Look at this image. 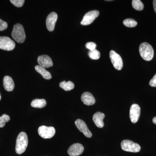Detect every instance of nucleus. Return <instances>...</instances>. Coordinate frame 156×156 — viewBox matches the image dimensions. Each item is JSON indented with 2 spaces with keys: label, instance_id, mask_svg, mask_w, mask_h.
Returning <instances> with one entry per match:
<instances>
[{
  "label": "nucleus",
  "instance_id": "f257e3e1",
  "mask_svg": "<svg viewBox=\"0 0 156 156\" xmlns=\"http://www.w3.org/2000/svg\"><path fill=\"white\" fill-rule=\"evenodd\" d=\"M28 137L26 133L21 132L17 136L15 151L17 154H21L24 153L28 145Z\"/></svg>",
  "mask_w": 156,
  "mask_h": 156
},
{
  "label": "nucleus",
  "instance_id": "f03ea898",
  "mask_svg": "<svg viewBox=\"0 0 156 156\" xmlns=\"http://www.w3.org/2000/svg\"><path fill=\"white\" fill-rule=\"evenodd\" d=\"M139 53L141 57L146 61H151L153 58V48L150 44L147 43H143L140 45Z\"/></svg>",
  "mask_w": 156,
  "mask_h": 156
},
{
  "label": "nucleus",
  "instance_id": "7ed1b4c3",
  "mask_svg": "<svg viewBox=\"0 0 156 156\" xmlns=\"http://www.w3.org/2000/svg\"><path fill=\"white\" fill-rule=\"evenodd\" d=\"M11 36L13 39L18 43H23L25 40L26 34L23 26L20 23L15 24Z\"/></svg>",
  "mask_w": 156,
  "mask_h": 156
},
{
  "label": "nucleus",
  "instance_id": "20e7f679",
  "mask_svg": "<svg viewBox=\"0 0 156 156\" xmlns=\"http://www.w3.org/2000/svg\"><path fill=\"white\" fill-rule=\"evenodd\" d=\"M121 147L123 150L130 152L137 153L141 149L140 146L128 140H123L121 143Z\"/></svg>",
  "mask_w": 156,
  "mask_h": 156
},
{
  "label": "nucleus",
  "instance_id": "39448f33",
  "mask_svg": "<svg viewBox=\"0 0 156 156\" xmlns=\"http://www.w3.org/2000/svg\"><path fill=\"white\" fill-rule=\"evenodd\" d=\"M38 132L40 136L43 138H51L55 135L56 130L53 127L41 126L39 127Z\"/></svg>",
  "mask_w": 156,
  "mask_h": 156
},
{
  "label": "nucleus",
  "instance_id": "423d86ee",
  "mask_svg": "<svg viewBox=\"0 0 156 156\" xmlns=\"http://www.w3.org/2000/svg\"><path fill=\"white\" fill-rule=\"evenodd\" d=\"M109 56L115 68L118 70H122L123 66V62L121 56L114 50H111L110 52Z\"/></svg>",
  "mask_w": 156,
  "mask_h": 156
},
{
  "label": "nucleus",
  "instance_id": "0eeeda50",
  "mask_svg": "<svg viewBox=\"0 0 156 156\" xmlns=\"http://www.w3.org/2000/svg\"><path fill=\"white\" fill-rule=\"evenodd\" d=\"M15 47V43L9 37H0V49L11 51L14 50Z\"/></svg>",
  "mask_w": 156,
  "mask_h": 156
},
{
  "label": "nucleus",
  "instance_id": "6e6552de",
  "mask_svg": "<svg viewBox=\"0 0 156 156\" xmlns=\"http://www.w3.org/2000/svg\"><path fill=\"white\" fill-rule=\"evenodd\" d=\"M99 14V12L97 10L89 11L85 14L81 22V24L84 26L89 25L91 24Z\"/></svg>",
  "mask_w": 156,
  "mask_h": 156
},
{
  "label": "nucleus",
  "instance_id": "1a4fd4ad",
  "mask_svg": "<svg viewBox=\"0 0 156 156\" xmlns=\"http://www.w3.org/2000/svg\"><path fill=\"white\" fill-rule=\"evenodd\" d=\"M140 113V108L137 104H134L131 107L130 110V118L131 122L136 123L139 119Z\"/></svg>",
  "mask_w": 156,
  "mask_h": 156
},
{
  "label": "nucleus",
  "instance_id": "9d476101",
  "mask_svg": "<svg viewBox=\"0 0 156 156\" xmlns=\"http://www.w3.org/2000/svg\"><path fill=\"white\" fill-rule=\"evenodd\" d=\"M75 125L80 131L83 133L85 136L88 138H90L92 136V134L89 130L87 125L83 120L78 119L76 120Z\"/></svg>",
  "mask_w": 156,
  "mask_h": 156
},
{
  "label": "nucleus",
  "instance_id": "9b49d317",
  "mask_svg": "<svg viewBox=\"0 0 156 156\" xmlns=\"http://www.w3.org/2000/svg\"><path fill=\"white\" fill-rule=\"evenodd\" d=\"M83 146L79 143L74 144L68 150V153L70 156H80L83 152Z\"/></svg>",
  "mask_w": 156,
  "mask_h": 156
},
{
  "label": "nucleus",
  "instance_id": "f8f14e48",
  "mask_svg": "<svg viewBox=\"0 0 156 156\" xmlns=\"http://www.w3.org/2000/svg\"><path fill=\"white\" fill-rule=\"evenodd\" d=\"M58 18V15L55 12H51L46 19V26L48 30L53 31L55 28V24Z\"/></svg>",
  "mask_w": 156,
  "mask_h": 156
},
{
  "label": "nucleus",
  "instance_id": "ddd939ff",
  "mask_svg": "<svg viewBox=\"0 0 156 156\" xmlns=\"http://www.w3.org/2000/svg\"><path fill=\"white\" fill-rule=\"evenodd\" d=\"M37 62L39 66L44 68L52 67L53 66L52 59L48 55H44L39 56L37 58Z\"/></svg>",
  "mask_w": 156,
  "mask_h": 156
},
{
  "label": "nucleus",
  "instance_id": "4468645a",
  "mask_svg": "<svg viewBox=\"0 0 156 156\" xmlns=\"http://www.w3.org/2000/svg\"><path fill=\"white\" fill-rule=\"evenodd\" d=\"M81 100L84 104L87 105H92L95 102V98L91 93L85 92L81 96Z\"/></svg>",
  "mask_w": 156,
  "mask_h": 156
},
{
  "label": "nucleus",
  "instance_id": "2eb2a0df",
  "mask_svg": "<svg viewBox=\"0 0 156 156\" xmlns=\"http://www.w3.org/2000/svg\"><path fill=\"white\" fill-rule=\"evenodd\" d=\"M105 117V115L103 113L97 112L93 115V121L95 125L98 128H102L104 126L103 119Z\"/></svg>",
  "mask_w": 156,
  "mask_h": 156
},
{
  "label": "nucleus",
  "instance_id": "dca6fc26",
  "mask_svg": "<svg viewBox=\"0 0 156 156\" xmlns=\"http://www.w3.org/2000/svg\"><path fill=\"white\" fill-rule=\"evenodd\" d=\"M3 86L6 91L11 92L14 90V83L13 79L9 76H5L3 80Z\"/></svg>",
  "mask_w": 156,
  "mask_h": 156
},
{
  "label": "nucleus",
  "instance_id": "f3484780",
  "mask_svg": "<svg viewBox=\"0 0 156 156\" xmlns=\"http://www.w3.org/2000/svg\"><path fill=\"white\" fill-rule=\"evenodd\" d=\"M35 69L37 72L41 75L44 79H46V80H50L52 78V76L50 73L45 69L44 68L37 65L35 67Z\"/></svg>",
  "mask_w": 156,
  "mask_h": 156
},
{
  "label": "nucleus",
  "instance_id": "a211bd4d",
  "mask_svg": "<svg viewBox=\"0 0 156 156\" xmlns=\"http://www.w3.org/2000/svg\"><path fill=\"white\" fill-rule=\"evenodd\" d=\"M47 104L46 100L44 99H35L32 101L31 106L36 108H41L44 107Z\"/></svg>",
  "mask_w": 156,
  "mask_h": 156
},
{
  "label": "nucleus",
  "instance_id": "6ab92c4d",
  "mask_svg": "<svg viewBox=\"0 0 156 156\" xmlns=\"http://www.w3.org/2000/svg\"><path fill=\"white\" fill-rule=\"evenodd\" d=\"M59 87L65 91H68L73 89L75 86L73 83L71 81L66 82L64 81L60 83Z\"/></svg>",
  "mask_w": 156,
  "mask_h": 156
},
{
  "label": "nucleus",
  "instance_id": "aec40b11",
  "mask_svg": "<svg viewBox=\"0 0 156 156\" xmlns=\"http://www.w3.org/2000/svg\"><path fill=\"white\" fill-rule=\"evenodd\" d=\"M132 5L133 8L137 11H142L144 8L143 3L140 0H133Z\"/></svg>",
  "mask_w": 156,
  "mask_h": 156
},
{
  "label": "nucleus",
  "instance_id": "412c9836",
  "mask_svg": "<svg viewBox=\"0 0 156 156\" xmlns=\"http://www.w3.org/2000/svg\"><path fill=\"white\" fill-rule=\"evenodd\" d=\"M123 24L128 27H134L137 25V22L133 19H126L123 21Z\"/></svg>",
  "mask_w": 156,
  "mask_h": 156
},
{
  "label": "nucleus",
  "instance_id": "4be33fe9",
  "mask_svg": "<svg viewBox=\"0 0 156 156\" xmlns=\"http://www.w3.org/2000/svg\"><path fill=\"white\" fill-rule=\"evenodd\" d=\"M89 57L92 59L97 60L100 58V53L98 50L95 49L92 51H89Z\"/></svg>",
  "mask_w": 156,
  "mask_h": 156
},
{
  "label": "nucleus",
  "instance_id": "5701e85b",
  "mask_svg": "<svg viewBox=\"0 0 156 156\" xmlns=\"http://www.w3.org/2000/svg\"><path fill=\"white\" fill-rule=\"evenodd\" d=\"M10 120V117L6 114L3 115L0 117V128H3L5 125V123Z\"/></svg>",
  "mask_w": 156,
  "mask_h": 156
},
{
  "label": "nucleus",
  "instance_id": "b1692460",
  "mask_svg": "<svg viewBox=\"0 0 156 156\" xmlns=\"http://www.w3.org/2000/svg\"><path fill=\"white\" fill-rule=\"evenodd\" d=\"M10 2L14 6L20 8L23 5L25 1L24 0H11Z\"/></svg>",
  "mask_w": 156,
  "mask_h": 156
},
{
  "label": "nucleus",
  "instance_id": "393cba45",
  "mask_svg": "<svg viewBox=\"0 0 156 156\" xmlns=\"http://www.w3.org/2000/svg\"><path fill=\"white\" fill-rule=\"evenodd\" d=\"M96 46L97 45H96V44L93 43V42H88V43H87L86 45V48L90 50V51L95 50Z\"/></svg>",
  "mask_w": 156,
  "mask_h": 156
},
{
  "label": "nucleus",
  "instance_id": "a878e982",
  "mask_svg": "<svg viewBox=\"0 0 156 156\" xmlns=\"http://www.w3.org/2000/svg\"><path fill=\"white\" fill-rule=\"evenodd\" d=\"M8 27V24L5 21L0 19V31H3Z\"/></svg>",
  "mask_w": 156,
  "mask_h": 156
},
{
  "label": "nucleus",
  "instance_id": "bb28decb",
  "mask_svg": "<svg viewBox=\"0 0 156 156\" xmlns=\"http://www.w3.org/2000/svg\"><path fill=\"white\" fill-rule=\"evenodd\" d=\"M150 85L152 87H156V74L149 82Z\"/></svg>",
  "mask_w": 156,
  "mask_h": 156
},
{
  "label": "nucleus",
  "instance_id": "cd10ccee",
  "mask_svg": "<svg viewBox=\"0 0 156 156\" xmlns=\"http://www.w3.org/2000/svg\"><path fill=\"white\" fill-rule=\"evenodd\" d=\"M153 3L154 10L155 12L156 13V0H154Z\"/></svg>",
  "mask_w": 156,
  "mask_h": 156
},
{
  "label": "nucleus",
  "instance_id": "c85d7f7f",
  "mask_svg": "<svg viewBox=\"0 0 156 156\" xmlns=\"http://www.w3.org/2000/svg\"><path fill=\"white\" fill-rule=\"evenodd\" d=\"M153 122L154 124L156 125V117H155L153 119Z\"/></svg>",
  "mask_w": 156,
  "mask_h": 156
},
{
  "label": "nucleus",
  "instance_id": "c756f323",
  "mask_svg": "<svg viewBox=\"0 0 156 156\" xmlns=\"http://www.w3.org/2000/svg\"><path fill=\"white\" fill-rule=\"evenodd\" d=\"M0 99H1V96H0Z\"/></svg>",
  "mask_w": 156,
  "mask_h": 156
}]
</instances>
